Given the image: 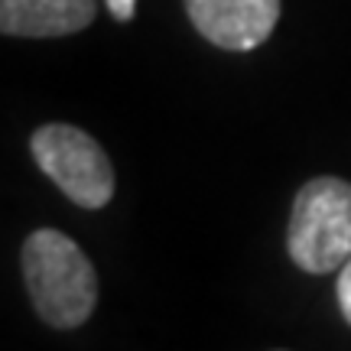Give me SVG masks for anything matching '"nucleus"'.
<instances>
[{
	"mask_svg": "<svg viewBox=\"0 0 351 351\" xmlns=\"http://www.w3.org/2000/svg\"><path fill=\"white\" fill-rule=\"evenodd\" d=\"M23 283L36 315L52 328L85 326L98 306V274L75 241L39 228L23 241Z\"/></svg>",
	"mask_w": 351,
	"mask_h": 351,
	"instance_id": "nucleus-1",
	"label": "nucleus"
},
{
	"mask_svg": "<svg viewBox=\"0 0 351 351\" xmlns=\"http://www.w3.org/2000/svg\"><path fill=\"white\" fill-rule=\"evenodd\" d=\"M287 251L306 274H335L351 257V182L315 176L296 192Z\"/></svg>",
	"mask_w": 351,
	"mask_h": 351,
	"instance_id": "nucleus-2",
	"label": "nucleus"
},
{
	"mask_svg": "<svg viewBox=\"0 0 351 351\" xmlns=\"http://www.w3.org/2000/svg\"><path fill=\"white\" fill-rule=\"evenodd\" d=\"M29 153L43 173L82 208H104L114 195V166L101 143L82 127L43 124L29 137Z\"/></svg>",
	"mask_w": 351,
	"mask_h": 351,
	"instance_id": "nucleus-3",
	"label": "nucleus"
},
{
	"mask_svg": "<svg viewBox=\"0 0 351 351\" xmlns=\"http://www.w3.org/2000/svg\"><path fill=\"white\" fill-rule=\"evenodd\" d=\"M192 26L212 46L251 52L270 39L280 20V0H182Z\"/></svg>",
	"mask_w": 351,
	"mask_h": 351,
	"instance_id": "nucleus-4",
	"label": "nucleus"
},
{
	"mask_svg": "<svg viewBox=\"0 0 351 351\" xmlns=\"http://www.w3.org/2000/svg\"><path fill=\"white\" fill-rule=\"evenodd\" d=\"M95 0H0V33L23 39L72 36L95 23Z\"/></svg>",
	"mask_w": 351,
	"mask_h": 351,
	"instance_id": "nucleus-5",
	"label": "nucleus"
},
{
	"mask_svg": "<svg viewBox=\"0 0 351 351\" xmlns=\"http://www.w3.org/2000/svg\"><path fill=\"white\" fill-rule=\"evenodd\" d=\"M335 293H339V306H341V315L345 322L351 326V257L341 263L339 270V280H335Z\"/></svg>",
	"mask_w": 351,
	"mask_h": 351,
	"instance_id": "nucleus-6",
	"label": "nucleus"
},
{
	"mask_svg": "<svg viewBox=\"0 0 351 351\" xmlns=\"http://www.w3.org/2000/svg\"><path fill=\"white\" fill-rule=\"evenodd\" d=\"M104 3H108V10L117 23H130L134 13H137V0H104Z\"/></svg>",
	"mask_w": 351,
	"mask_h": 351,
	"instance_id": "nucleus-7",
	"label": "nucleus"
}]
</instances>
